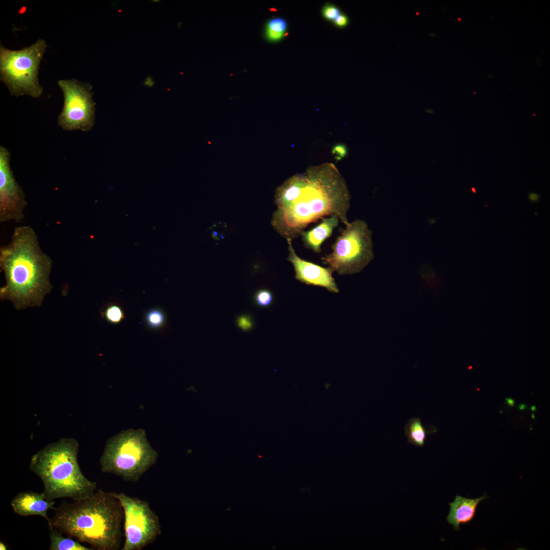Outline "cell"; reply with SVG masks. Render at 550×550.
I'll list each match as a JSON object with an SVG mask.
<instances>
[{"label":"cell","mask_w":550,"mask_h":550,"mask_svg":"<svg viewBox=\"0 0 550 550\" xmlns=\"http://www.w3.org/2000/svg\"><path fill=\"white\" fill-rule=\"evenodd\" d=\"M58 85L64 97L62 110L58 124L64 130H90L94 123L95 103L92 99L91 86L72 79L60 80Z\"/></svg>","instance_id":"9"},{"label":"cell","mask_w":550,"mask_h":550,"mask_svg":"<svg viewBox=\"0 0 550 550\" xmlns=\"http://www.w3.org/2000/svg\"><path fill=\"white\" fill-rule=\"evenodd\" d=\"M235 323L239 329L245 332L251 331L254 326V318L249 313H243L237 316Z\"/></svg>","instance_id":"21"},{"label":"cell","mask_w":550,"mask_h":550,"mask_svg":"<svg viewBox=\"0 0 550 550\" xmlns=\"http://www.w3.org/2000/svg\"><path fill=\"white\" fill-rule=\"evenodd\" d=\"M78 442L63 438L34 454L29 470L42 480V492L49 501L68 497L80 500L95 493L97 483L87 479L78 464Z\"/></svg>","instance_id":"4"},{"label":"cell","mask_w":550,"mask_h":550,"mask_svg":"<svg viewBox=\"0 0 550 550\" xmlns=\"http://www.w3.org/2000/svg\"><path fill=\"white\" fill-rule=\"evenodd\" d=\"M11 153L0 146V222H21L27 206L25 195L16 181L10 167Z\"/></svg>","instance_id":"10"},{"label":"cell","mask_w":550,"mask_h":550,"mask_svg":"<svg viewBox=\"0 0 550 550\" xmlns=\"http://www.w3.org/2000/svg\"><path fill=\"white\" fill-rule=\"evenodd\" d=\"M505 400L506 404L511 407H513L515 404V401L512 398H506Z\"/></svg>","instance_id":"26"},{"label":"cell","mask_w":550,"mask_h":550,"mask_svg":"<svg viewBox=\"0 0 550 550\" xmlns=\"http://www.w3.org/2000/svg\"><path fill=\"white\" fill-rule=\"evenodd\" d=\"M102 314L105 320L111 324L119 323L124 318V313L121 308L115 304L107 306Z\"/></svg>","instance_id":"19"},{"label":"cell","mask_w":550,"mask_h":550,"mask_svg":"<svg viewBox=\"0 0 550 550\" xmlns=\"http://www.w3.org/2000/svg\"><path fill=\"white\" fill-rule=\"evenodd\" d=\"M332 153L336 160H341L345 157L347 154L346 146L343 144H337L333 146Z\"/></svg>","instance_id":"23"},{"label":"cell","mask_w":550,"mask_h":550,"mask_svg":"<svg viewBox=\"0 0 550 550\" xmlns=\"http://www.w3.org/2000/svg\"><path fill=\"white\" fill-rule=\"evenodd\" d=\"M52 266L34 229L15 227L10 242L0 248V267L5 278L1 299L10 300L17 310L40 306L53 288L49 280Z\"/></svg>","instance_id":"2"},{"label":"cell","mask_w":550,"mask_h":550,"mask_svg":"<svg viewBox=\"0 0 550 550\" xmlns=\"http://www.w3.org/2000/svg\"><path fill=\"white\" fill-rule=\"evenodd\" d=\"M47 521L68 536L97 550H118L122 537L124 511L113 493L101 489L73 503L63 501Z\"/></svg>","instance_id":"3"},{"label":"cell","mask_w":550,"mask_h":550,"mask_svg":"<svg viewBox=\"0 0 550 550\" xmlns=\"http://www.w3.org/2000/svg\"><path fill=\"white\" fill-rule=\"evenodd\" d=\"M488 498L485 494L473 499L456 496L454 501L448 504L450 511L446 517L447 521L453 525L455 530L459 531L460 525L470 522L475 517L479 503Z\"/></svg>","instance_id":"13"},{"label":"cell","mask_w":550,"mask_h":550,"mask_svg":"<svg viewBox=\"0 0 550 550\" xmlns=\"http://www.w3.org/2000/svg\"><path fill=\"white\" fill-rule=\"evenodd\" d=\"M471 190L472 192H473L474 193H476L475 188L474 187H471Z\"/></svg>","instance_id":"30"},{"label":"cell","mask_w":550,"mask_h":550,"mask_svg":"<svg viewBox=\"0 0 550 550\" xmlns=\"http://www.w3.org/2000/svg\"><path fill=\"white\" fill-rule=\"evenodd\" d=\"M288 27L286 21L281 17H274L268 20L264 29L265 38L270 42L281 40Z\"/></svg>","instance_id":"17"},{"label":"cell","mask_w":550,"mask_h":550,"mask_svg":"<svg viewBox=\"0 0 550 550\" xmlns=\"http://www.w3.org/2000/svg\"><path fill=\"white\" fill-rule=\"evenodd\" d=\"M332 249L321 259L333 271L339 275L359 273L374 258L372 231L365 221L355 219L346 226Z\"/></svg>","instance_id":"7"},{"label":"cell","mask_w":550,"mask_h":550,"mask_svg":"<svg viewBox=\"0 0 550 550\" xmlns=\"http://www.w3.org/2000/svg\"><path fill=\"white\" fill-rule=\"evenodd\" d=\"M531 416H532V419H535V416H534V414L533 413L532 414Z\"/></svg>","instance_id":"31"},{"label":"cell","mask_w":550,"mask_h":550,"mask_svg":"<svg viewBox=\"0 0 550 550\" xmlns=\"http://www.w3.org/2000/svg\"><path fill=\"white\" fill-rule=\"evenodd\" d=\"M146 321L148 325L154 328H158L163 325L164 316L161 310L153 309L146 315Z\"/></svg>","instance_id":"20"},{"label":"cell","mask_w":550,"mask_h":550,"mask_svg":"<svg viewBox=\"0 0 550 550\" xmlns=\"http://www.w3.org/2000/svg\"><path fill=\"white\" fill-rule=\"evenodd\" d=\"M47 45L43 39H39L26 48L12 50L1 45V80L15 97L24 95L39 97L43 91L38 75L39 65Z\"/></svg>","instance_id":"6"},{"label":"cell","mask_w":550,"mask_h":550,"mask_svg":"<svg viewBox=\"0 0 550 550\" xmlns=\"http://www.w3.org/2000/svg\"><path fill=\"white\" fill-rule=\"evenodd\" d=\"M54 502L46 499L42 493L32 491L21 492L11 501L14 512L20 516H40L47 521L49 517L47 512L54 510Z\"/></svg>","instance_id":"12"},{"label":"cell","mask_w":550,"mask_h":550,"mask_svg":"<svg viewBox=\"0 0 550 550\" xmlns=\"http://www.w3.org/2000/svg\"><path fill=\"white\" fill-rule=\"evenodd\" d=\"M350 201L346 182L334 164L311 166L277 188V209L271 223L277 233L291 241L308 225L326 216L336 215L347 226Z\"/></svg>","instance_id":"1"},{"label":"cell","mask_w":550,"mask_h":550,"mask_svg":"<svg viewBox=\"0 0 550 550\" xmlns=\"http://www.w3.org/2000/svg\"><path fill=\"white\" fill-rule=\"evenodd\" d=\"M339 218L336 215L323 218L322 221L308 231H304L300 234L304 246L315 253L321 251V245L331 237L334 229L338 225Z\"/></svg>","instance_id":"14"},{"label":"cell","mask_w":550,"mask_h":550,"mask_svg":"<svg viewBox=\"0 0 550 550\" xmlns=\"http://www.w3.org/2000/svg\"><path fill=\"white\" fill-rule=\"evenodd\" d=\"M289 254L288 261L292 264L295 278L306 285L325 288L329 292L338 293L339 289L332 276L334 272L329 267H323L300 258L292 245V241L287 240Z\"/></svg>","instance_id":"11"},{"label":"cell","mask_w":550,"mask_h":550,"mask_svg":"<svg viewBox=\"0 0 550 550\" xmlns=\"http://www.w3.org/2000/svg\"><path fill=\"white\" fill-rule=\"evenodd\" d=\"M158 456L143 429H130L107 440L99 463L103 473L136 482L156 463Z\"/></svg>","instance_id":"5"},{"label":"cell","mask_w":550,"mask_h":550,"mask_svg":"<svg viewBox=\"0 0 550 550\" xmlns=\"http://www.w3.org/2000/svg\"><path fill=\"white\" fill-rule=\"evenodd\" d=\"M50 543V550H91L81 544L78 541L74 540L70 537H66L62 533L53 528H49Z\"/></svg>","instance_id":"16"},{"label":"cell","mask_w":550,"mask_h":550,"mask_svg":"<svg viewBox=\"0 0 550 550\" xmlns=\"http://www.w3.org/2000/svg\"><path fill=\"white\" fill-rule=\"evenodd\" d=\"M404 432L408 443L417 447L424 445L429 433L418 417H413L409 420L404 427Z\"/></svg>","instance_id":"15"},{"label":"cell","mask_w":550,"mask_h":550,"mask_svg":"<svg viewBox=\"0 0 550 550\" xmlns=\"http://www.w3.org/2000/svg\"><path fill=\"white\" fill-rule=\"evenodd\" d=\"M531 410L532 411H533V412H534V411H536V406H534H534H532V407H531Z\"/></svg>","instance_id":"29"},{"label":"cell","mask_w":550,"mask_h":550,"mask_svg":"<svg viewBox=\"0 0 550 550\" xmlns=\"http://www.w3.org/2000/svg\"><path fill=\"white\" fill-rule=\"evenodd\" d=\"M252 300L259 308H266L270 306L274 300L273 293L268 289L261 288L255 292Z\"/></svg>","instance_id":"18"},{"label":"cell","mask_w":550,"mask_h":550,"mask_svg":"<svg viewBox=\"0 0 550 550\" xmlns=\"http://www.w3.org/2000/svg\"><path fill=\"white\" fill-rule=\"evenodd\" d=\"M527 405H526V404H520V405H519L518 406V408H519V410H525V409L526 408H527Z\"/></svg>","instance_id":"28"},{"label":"cell","mask_w":550,"mask_h":550,"mask_svg":"<svg viewBox=\"0 0 550 550\" xmlns=\"http://www.w3.org/2000/svg\"><path fill=\"white\" fill-rule=\"evenodd\" d=\"M322 13L325 19L332 21L341 13L338 7L331 4L325 5L322 8Z\"/></svg>","instance_id":"22"},{"label":"cell","mask_w":550,"mask_h":550,"mask_svg":"<svg viewBox=\"0 0 550 550\" xmlns=\"http://www.w3.org/2000/svg\"><path fill=\"white\" fill-rule=\"evenodd\" d=\"M0 549L1 550L7 549V546L6 545V544H5L4 542H3L2 541L0 542Z\"/></svg>","instance_id":"27"},{"label":"cell","mask_w":550,"mask_h":550,"mask_svg":"<svg viewBox=\"0 0 550 550\" xmlns=\"http://www.w3.org/2000/svg\"><path fill=\"white\" fill-rule=\"evenodd\" d=\"M124 511L125 541L121 550H141L161 533L159 518L148 503L124 493H113Z\"/></svg>","instance_id":"8"},{"label":"cell","mask_w":550,"mask_h":550,"mask_svg":"<svg viewBox=\"0 0 550 550\" xmlns=\"http://www.w3.org/2000/svg\"><path fill=\"white\" fill-rule=\"evenodd\" d=\"M334 24L338 27L346 26L348 23V18L344 14L340 13L334 20Z\"/></svg>","instance_id":"24"},{"label":"cell","mask_w":550,"mask_h":550,"mask_svg":"<svg viewBox=\"0 0 550 550\" xmlns=\"http://www.w3.org/2000/svg\"><path fill=\"white\" fill-rule=\"evenodd\" d=\"M540 196V195L535 192H530L528 195V199L532 203L537 202Z\"/></svg>","instance_id":"25"}]
</instances>
